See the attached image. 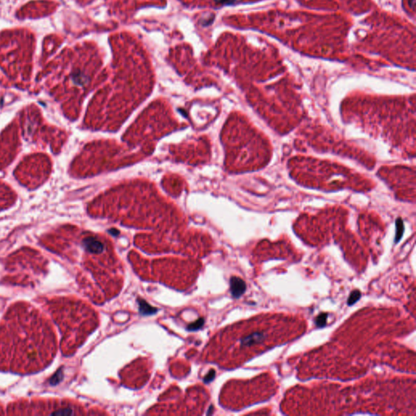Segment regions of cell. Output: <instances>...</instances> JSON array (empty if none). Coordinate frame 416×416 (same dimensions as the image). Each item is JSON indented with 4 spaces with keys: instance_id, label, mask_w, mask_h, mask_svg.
<instances>
[{
    "instance_id": "6",
    "label": "cell",
    "mask_w": 416,
    "mask_h": 416,
    "mask_svg": "<svg viewBox=\"0 0 416 416\" xmlns=\"http://www.w3.org/2000/svg\"><path fill=\"white\" fill-rule=\"evenodd\" d=\"M139 309H140L141 313L143 315H150V314L155 313L156 309L152 308L149 304H146V301L143 300L139 301Z\"/></svg>"
},
{
    "instance_id": "5",
    "label": "cell",
    "mask_w": 416,
    "mask_h": 416,
    "mask_svg": "<svg viewBox=\"0 0 416 416\" xmlns=\"http://www.w3.org/2000/svg\"><path fill=\"white\" fill-rule=\"evenodd\" d=\"M266 338V335L262 333H255L247 336L241 340V346H251L263 342Z\"/></svg>"
},
{
    "instance_id": "9",
    "label": "cell",
    "mask_w": 416,
    "mask_h": 416,
    "mask_svg": "<svg viewBox=\"0 0 416 416\" xmlns=\"http://www.w3.org/2000/svg\"><path fill=\"white\" fill-rule=\"evenodd\" d=\"M203 322H204V321H203L202 319L197 320L195 324H193V325H191V326L189 327L190 330H197V329H199L200 327H202Z\"/></svg>"
},
{
    "instance_id": "2",
    "label": "cell",
    "mask_w": 416,
    "mask_h": 416,
    "mask_svg": "<svg viewBox=\"0 0 416 416\" xmlns=\"http://www.w3.org/2000/svg\"><path fill=\"white\" fill-rule=\"evenodd\" d=\"M68 403L60 401H39L15 403L8 407V414H76L78 411Z\"/></svg>"
},
{
    "instance_id": "8",
    "label": "cell",
    "mask_w": 416,
    "mask_h": 416,
    "mask_svg": "<svg viewBox=\"0 0 416 416\" xmlns=\"http://www.w3.org/2000/svg\"><path fill=\"white\" fill-rule=\"evenodd\" d=\"M328 315H329L326 313H322L318 315V316L316 317V319H315V325L319 327V328H323V327H325V325H326Z\"/></svg>"
},
{
    "instance_id": "10",
    "label": "cell",
    "mask_w": 416,
    "mask_h": 416,
    "mask_svg": "<svg viewBox=\"0 0 416 416\" xmlns=\"http://www.w3.org/2000/svg\"><path fill=\"white\" fill-rule=\"evenodd\" d=\"M215 1L219 3V4H231V3L234 2L235 0H215Z\"/></svg>"
},
{
    "instance_id": "1",
    "label": "cell",
    "mask_w": 416,
    "mask_h": 416,
    "mask_svg": "<svg viewBox=\"0 0 416 416\" xmlns=\"http://www.w3.org/2000/svg\"><path fill=\"white\" fill-rule=\"evenodd\" d=\"M56 337L51 324L33 306L14 304L0 322V371L32 374L52 362Z\"/></svg>"
},
{
    "instance_id": "11",
    "label": "cell",
    "mask_w": 416,
    "mask_h": 416,
    "mask_svg": "<svg viewBox=\"0 0 416 416\" xmlns=\"http://www.w3.org/2000/svg\"><path fill=\"white\" fill-rule=\"evenodd\" d=\"M214 375L215 372H213V373H212V371H211L210 373H209V375H208L207 376H206V377L205 378V381H206V382H209V381H212V379H213V377H214Z\"/></svg>"
},
{
    "instance_id": "4",
    "label": "cell",
    "mask_w": 416,
    "mask_h": 416,
    "mask_svg": "<svg viewBox=\"0 0 416 416\" xmlns=\"http://www.w3.org/2000/svg\"><path fill=\"white\" fill-rule=\"evenodd\" d=\"M83 244L86 251L90 253L100 254L103 251V245L101 241L93 237H87L84 240Z\"/></svg>"
},
{
    "instance_id": "7",
    "label": "cell",
    "mask_w": 416,
    "mask_h": 416,
    "mask_svg": "<svg viewBox=\"0 0 416 416\" xmlns=\"http://www.w3.org/2000/svg\"><path fill=\"white\" fill-rule=\"evenodd\" d=\"M360 298H361V293H360V290H354L349 296L347 304L349 306L354 305L355 302H357L360 299Z\"/></svg>"
},
{
    "instance_id": "3",
    "label": "cell",
    "mask_w": 416,
    "mask_h": 416,
    "mask_svg": "<svg viewBox=\"0 0 416 416\" xmlns=\"http://www.w3.org/2000/svg\"><path fill=\"white\" fill-rule=\"evenodd\" d=\"M230 290H231L232 295L234 296V298H240L247 290L245 281L239 277H236V276L232 277L230 280Z\"/></svg>"
}]
</instances>
